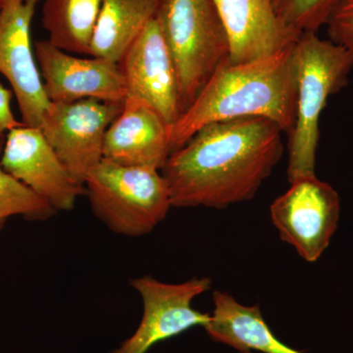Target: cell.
<instances>
[{"mask_svg":"<svg viewBox=\"0 0 353 353\" xmlns=\"http://www.w3.org/2000/svg\"><path fill=\"white\" fill-rule=\"evenodd\" d=\"M283 132L262 117L201 128L162 167L172 208L220 209L253 199L282 157Z\"/></svg>","mask_w":353,"mask_h":353,"instance_id":"cell-1","label":"cell"},{"mask_svg":"<svg viewBox=\"0 0 353 353\" xmlns=\"http://www.w3.org/2000/svg\"><path fill=\"white\" fill-rule=\"evenodd\" d=\"M292 46L255 61L223 62L170 127L172 152L206 125L240 118H266L289 134L296 115Z\"/></svg>","mask_w":353,"mask_h":353,"instance_id":"cell-2","label":"cell"},{"mask_svg":"<svg viewBox=\"0 0 353 353\" xmlns=\"http://www.w3.org/2000/svg\"><path fill=\"white\" fill-rule=\"evenodd\" d=\"M296 73V115L289 134L290 183L315 175L320 117L330 97L347 87L353 55L317 32L301 34L292 46Z\"/></svg>","mask_w":353,"mask_h":353,"instance_id":"cell-3","label":"cell"},{"mask_svg":"<svg viewBox=\"0 0 353 353\" xmlns=\"http://www.w3.org/2000/svg\"><path fill=\"white\" fill-rule=\"evenodd\" d=\"M155 18L175 64L183 112L229 58L226 31L213 0H160Z\"/></svg>","mask_w":353,"mask_h":353,"instance_id":"cell-4","label":"cell"},{"mask_svg":"<svg viewBox=\"0 0 353 353\" xmlns=\"http://www.w3.org/2000/svg\"><path fill=\"white\" fill-rule=\"evenodd\" d=\"M92 212L114 233L141 236L152 232L172 208L161 170L103 159L85 182Z\"/></svg>","mask_w":353,"mask_h":353,"instance_id":"cell-5","label":"cell"},{"mask_svg":"<svg viewBox=\"0 0 353 353\" xmlns=\"http://www.w3.org/2000/svg\"><path fill=\"white\" fill-rule=\"evenodd\" d=\"M270 214L281 240L294 246L305 261L315 262L328 248L338 229L340 196L316 175L301 176L275 199Z\"/></svg>","mask_w":353,"mask_h":353,"instance_id":"cell-6","label":"cell"},{"mask_svg":"<svg viewBox=\"0 0 353 353\" xmlns=\"http://www.w3.org/2000/svg\"><path fill=\"white\" fill-rule=\"evenodd\" d=\"M124 103L88 99L51 103L41 130L77 183L85 185L90 171L103 159L104 139Z\"/></svg>","mask_w":353,"mask_h":353,"instance_id":"cell-7","label":"cell"},{"mask_svg":"<svg viewBox=\"0 0 353 353\" xmlns=\"http://www.w3.org/2000/svg\"><path fill=\"white\" fill-rule=\"evenodd\" d=\"M41 0H2L0 74L10 83L22 122L41 129L50 108L32 46V23Z\"/></svg>","mask_w":353,"mask_h":353,"instance_id":"cell-8","label":"cell"},{"mask_svg":"<svg viewBox=\"0 0 353 353\" xmlns=\"http://www.w3.org/2000/svg\"><path fill=\"white\" fill-rule=\"evenodd\" d=\"M131 285L143 301V316L136 333L112 353H146L160 343L192 327L205 328L211 315L192 308L196 297L210 290L209 278H192L179 284L162 283L143 276Z\"/></svg>","mask_w":353,"mask_h":353,"instance_id":"cell-9","label":"cell"},{"mask_svg":"<svg viewBox=\"0 0 353 353\" xmlns=\"http://www.w3.org/2000/svg\"><path fill=\"white\" fill-rule=\"evenodd\" d=\"M34 55L44 92L51 103L94 99L124 103L127 85L120 64L104 58H82L60 50L50 41L34 44Z\"/></svg>","mask_w":353,"mask_h":353,"instance_id":"cell-10","label":"cell"},{"mask_svg":"<svg viewBox=\"0 0 353 353\" xmlns=\"http://www.w3.org/2000/svg\"><path fill=\"white\" fill-rule=\"evenodd\" d=\"M2 168L57 211H70L87 194L77 183L39 128H13L0 157Z\"/></svg>","mask_w":353,"mask_h":353,"instance_id":"cell-11","label":"cell"},{"mask_svg":"<svg viewBox=\"0 0 353 353\" xmlns=\"http://www.w3.org/2000/svg\"><path fill=\"white\" fill-rule=\"evenodd\" d=\"M128 97L145 101L170 127L182 115L178 76L157 18H153L119 62Z\"/></svg>","mask_w":353,"mask_h":353,"instance_id":"cell-12","label":"cell"},{"mask_svg":"<svg viewBox=\"0 0 353 353\" xmlns=\"http://www.w3.org/2000/svg\"><path fill=\"white\" fill-rule=\"evenodd\" d=\"M226 31L231 63L272 57L294 44L301 34L279 17L273 0H213Z\"/></svg>","mask_w":353,"mask_h":353,"instance_id":"cell-13","label":"cell"},{"mask_svg":"<svg viewBox=\"0 0 353 353\" xmlns=\"http://www.w3.org/2000/svg\"><path fill=\"white\" fill-rule=\"evenodd\" d=\"M171 153L170 125L145 101L128 97L106 132L103 158L161 170Z\"/></svg>","mask_w":353,"mask_h":353,"instance_id":"cell-14","label":"cell"},{"mask_svg":"<svg viewBox=\"0 0 353 353\" xmlns=\"http://www.w3.org/2000/svg\"><path fill=\"white\" fill-rule=\"evenodd\" d=\"M214 310L205 330L213 341L241 353H301L276 338L265 322L259 305L246 306L227 292H214Z\"/></svg>","mask_w":353,"mask_h":353,"instance_id":"cell-15","label":"cell"},{"mask_svg":"<svg viewBox=\"0 0 353 353\" xmlns=\"http://www.w3.org/2000/svg\"><path fill=\"white\" fill-rule=\"evenodd\" d=\"M160 0H103L90 57L119 63L128 48L157 15Z\"/></svg>","mask_w":353,"mask_h":353,"instance_id":"cell-16","label":"cell"},{"mask_svg":"<svg viewBox=\"0 0 353 353\" xmlns=\"http://www.w3.org/2000/svg\"><path fill=\"white\" fill-rule=\"evenodd\" d=\"M103 0H44L43 25L48 41L73 54L90 55Z\"/></svg>","mask_w":353,"mask_h":353,"instance_id":"cell-17","label":"cell"},{"mask_svg":"<svg viewBox=\"0 0 353 353\" xmlns=\"http://www.w3.org/2000/svg\"><path fill=\"white\" fill-rule=\"evenodd\" d=\"M3 139L0 137V157ZM55 212L46 199L7 173L0 164V223H6L12 216H23L32 221L48 220Z\"/></svg>","mask_w":353,"mask_h":353,"instance_id":"cell-18","label":"cell"},{"mask_svg":"<svg viewBox=\"0 0 353 353\" xmlns=\"http://www.w3.org/2000/svg\"><path fill=\"white\" fill-rule=\"evenodd\" d=\"M341 0H273L279 17L292 32H317Z\"/></svg>","mask_w":353,"mask_h":353,"instance_id":"cell-19","label":"cell"},{"mask_svg":"<svg viewBox=\"0 0 353 353\" xmlns=\"http://www.w3.org/2000/svg\"><path fill=\"white\" fill-rule=\"evenodd\" d=\"M330 41L353 55V0H341L326 24Z\"/></svg>","mask_w":353,"mask_h":353,"instance_id":"cell-20","label":"cell"},{"mask_svg":"<svg viewBox=\"0 0 353 353\" xmlns=\"http://www.w3.org/2000/svg\"><path fill=\"white\" fill-rule=\"evenodd\" d=\"M13 92L0 83V137H3L13 128L24 124L16 119L11 108Z\"/></svg>","mask_w":353,"mask_h":353,"instance_id":"cell-21","label":"cell"},{"mask_svg":"<svg viewBox=\"0 0 353 353\" xmlns=\"http://www.w3.org/2000/svg\"><path fill=\"white\" fill-rule=\"evenodd\" d=\"M4 224H6V223H0V231H1L2 228H3L4 226Z\"/></svg>","mask_w":353,"mask_h":353,"instance_id":"cell-22","label":"cell"},{"mask_svg":"<svg viewBox=\"0 0 353 353\" xmlns=\"http://www.w3.org/2000/svg\"><path fill=\"white\" fill-rule=\"evenodd\" d=\"M1 1L2 0H0V6H1Z\"/></svg>","mask_w":353,"mask_h":353,"instance_id":"cell-23","label":"cell"}]
</instances>
